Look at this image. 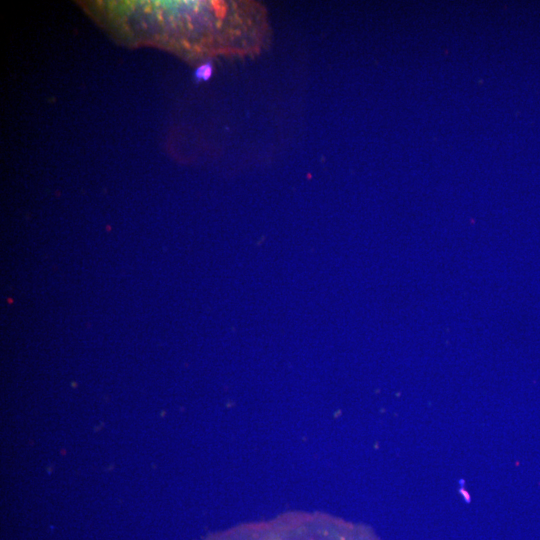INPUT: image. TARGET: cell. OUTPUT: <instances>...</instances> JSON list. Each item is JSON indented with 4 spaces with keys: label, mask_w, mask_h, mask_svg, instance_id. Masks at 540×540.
<instances>
[{
    "label": "cell",
    "mask_w": 540,
    "mask_h": 540,
    "mask_svg": "<svg viewBox=\"0 0 540 540\" xmlns=\"http://www.w3.org/2000/svg\"><path fill=\"white\" fill-rule=\"evenodd\" d=\"M213 72V66L210 62H207L205 64H202L199 66L195 71V78L200 80H208Z\"/></svg>",
    "instance_id": "cell-1"
}]
</instances>
